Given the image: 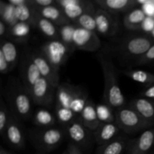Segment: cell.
Here are the masks:
<instances>
[{
  "mask_svg": "<svg viewBox=\"0 0 154 154\" xmlns=\"http://www.w3.org/2000/svg\"><path fill=\"white\" fill-rule=\"evenodd\" d=\"M99 60L104 77L105 103L116 110L126 106V99L119 84L117 72L114 63L111 59L102 54L99 56Z\"/></svg>",
  "mask_w": 154,
  "mask_h": 154,
  "instance_id": "1",
  "label": "cell"
},
{
  "mask_svg": "<svg viewBox=\"0 0 154 154\" xmlns=\"http://www.w3.org/2000/svg\"><path fill=\"white\" fill-rule=\"evenodd\" d=\"M6 100L11 111L20 120H26L32 117L34 102L20 80L16 78L9 79L6 87Z\"/></svg>",
  "mask_w": 154,
  "mask_h": 154,
  "instance_id": "2",
  "label": "cell"
},
{
  "mask_svg": "<svg viewBox=\"0 0 154 154\" xmlns=\"http://www.w3.org/2000/svg\"><path fill=\"white\" fill-rule=\"evenodd\" d=\"M115 122L120 130L126 134L144 132L154 126V122L144 119L129 105L116 110Z\"/></svg>",
  "mask_w": 154,
  "mask_h": 154,
  "instance_id": "3",
  "label": "cell"
},
{
  "mask_svg": "<svg viewBox=\"0 0 154 154\" xmlns=\"http://www.w3.org/2000/svg\"><path fill=\"white\" fill-rule=\"evenodd\" d=\"M66 131L57 127L33 129L29 133L32 145L41 152H50L57 148L64 139Z\"/></svg>",
  "mask_w": 154,
  "mask_h": 154,
  "instance_id": "4",
  "label": "cell"
},
{
  "mask_svg": "<svg viewBox=\"0 0 154 154\" xmlns=\"http://www.w3.org/2000/svg\"><path fill=\"white\" fill-rule=\"evenodd\" d=\"M39 50L57 72H60L61 66L73 52L60 39L50 40L44 44Z\"/></svg>",
  "mask_w": 154,
  "mask_h": 154,
  "instance_id": "5",
  "label": "cell"
},
{
  "mask_svg": "<svg viewBox=\"0 0 154 154\" xmlns=\"http://www.w3.org/2000/svg\"><path fill=\"white\" fill-rule=\"evenodd\" d=\"M154 44V38L147 35H138L122 41L120 50L125 56L138 59L142 57Z\"/></svg>",
  "mask_w": 154,
  "mask_h": 154,
  "instance_id": "6",
  "label": "cell"
},
{
  "mask_svg": "<svg viewBox=\"0 0 154 154\" xmlns=\"http://www.w3.org/2000/svg\"><path fill=\"white\" fill-rule=\"evenodd\" d=\"M55 2L72 23L84 14L93 12L96 9L93 2L87 0H55Z\"/></svg>",
  "mask_w": 154,
  "mask_h": 154,
  "instance_id": "7",
  "label": "cell"
},
{
  "mask_svg": "<svg viewBox=\"0 0 154 154\" xmlns=\"http://www.w3.org/2000/svg\"><path fill=\"white\" fill-rule=\"evenodd\" d=\"M57 88L46 78L42 77L32 87L29 94L34 104L41 106H49L54 102H55Z\"/></svg>",
  "mask_w": 154,
  "mask_h": 154,
  "instance_id": "8",
  "label": "cell"
},
{
  "mask_svg": "<svg viewBox=\"0 0 154 154\" xmlns=\"http://www.w3.org/2000/svg\"><path fill=\"white\" fill-rule=\"evenodd\" d=\"M94 16L96 22V32L108 37L115 35L118 32L120 29L118 15L97 7Z\"/></svg>",
  "mask_w": 154,
  "mask_h": 154,
  "instance_id": "9",
  "label": "cell"
},
{
  "mask_svg": "<svg viewBox=\"0 0 154 154\" xmlns=\"http://www.w3.org/2000/svg\"><path fill=\"white\" fill-rule=\"evenodd\" d=\"M42 77L32 59L30 51H25L20 60V81L29 93Z\"/></svg>",
  "mask_w": 154,
  "mask_h": 154,
  "instance_id": "10",
  "label": "cell"
},
{
  "mask_svg": "<svg viewBox=\"0 0 154 154\" xmlns=\"http://www.w3.org/2000/svg\"><path fill=\"white\" fill-rule=\"evenodd\" d=\"M65 128L66 135L72 144L78 146L80 149L86 148L90 144L92 138H93V132L84 126L80 120L79 116Z\"/></svg>",
  "mask_w": 154,
  "mask_h": 154,
  "instance_id": "11",
  "label": "cell"
},
{
  "mask_svg": "<svg viewBox=\"0 0 154 154\" xmlns=\"http://www.w3.org/2000/svg\"><path fill=\"white\" fill-rule=\"evenodd\" d=\"M73 43L75 49L91 52L96 51L101 47L100 39L95 32L78 26L74 32Z\"/></svg>",
  "mask_w": 154,
  "mask_h": 154,
  "instance_id": "12",
  "label": "cell"
},
{
  "mask_svg": "<svg viewBox=\"0 0 154 154\" xmlns=\"http://www.w3.org/2000/svg\"><path fill=\"white\" fill-rule=\"evenodd\" d=\"M4 138L14 148L22 149L25 147V133L20 120L12 112L5 132Z\"/></svg>",
  "mask_w": 154,
  "mask_h": 154,
  "instance_id": "13",
  "label": "cell"
},
{
  "mask_svg": "<svg viewBox=\"0 0 154 154\" xmlns=\"http://www.w3.org/2000/svg\"><path fill=\"white\" fill-rule=\"evenodd\" d=\"M30 54L33 62L37 66L42 76L49 81L54 87H58L59 84H60L59 72H57L53 67L52 65L45 58L40 50L30 51Z\"/></svg>",
  "mask_w": 154,
  "mask_h": 154,
  "instance_id": "14",
  "label": "cell"
},
{
  "mask_svg": "<svg viewBox=\"0 0 154 154\" xmlns=\"http://www.w3.org/2000/svg\"><path fill=\"white\" fill-rule=\"evenodd\" d=\"M154 146V128L144 131L139 136L129 139L128 142V154H147Z\"/></svg>",
  "mask_w": 154,
  "mask_h": 154,
  "instance_id": "15",
  "label": "cell"
},
{
  "mask_svg": "<svg viewBox=\"0 0 154 154\" xmlns=\"http://www.w3.org/2000/svg\"><path fill=\"white\" fill-rule=\"evenodd\" d=\"M84 91V90L78 86L72 85L68 83L60 84L56 92L55 107L70 109L71 105L75 98Z\"/></svg>",
  "mask_w": 154,
  "mask_h": 154,
  "instance_id": "16",
  "label": "cell"
},
{
  "mask_svg": "<svg viewBox=\"0 0 154 154\" xmlns=\"http://www.w3.org/2000/svg\"><path fill=\"white\" fill-rule=\"evenodd\" d=\"M93 2L99 8L118 14L120 13L126 14L135 9L139 2L137 0H95Z\"/></svg>",
  "mask_w": 154,
  "mask_h": 154,
  "instance_id": "17",
  "label": "cell"
},
{
  "mask_svg": "<svg viewBox=\"0 0 154 154\" xmlns=\"http://www.w3.org/2000/svg\"><path fill=\"white\" fill-rule=\"evenodd\" d=\"M120 129L116 122L101 123L97 129L93 132V139L99 146L110 142L119 136Z\"/></svg>",
  "mask_w": 154,
  "mask_h": 154,
  "instance_id": "18",
  "label": "cell"
},
{
  "mask_svg": "<svg viewBox=\"0 0 154 154\" xmlns=\"http://www.w3.org/2000/svg\"><path fill=\"white\" fill-rule=\"evenodd\" d=\"M36 11L41 16L51 21L57 26L61 27L63 26L72 23V21L64 14L63 11L57 5L37 9Z\"/></svg>",
  "mask_w": 154,
  "mask_h": 154,
  "instance_id": "19",
  "label": "cell"
},
{
  "mask_svg": "<svg viewBox=\"0 0 154 154\" xmlns=\"http://www.w3.org/2000/svg\"><path fill=\"white\" fill-rule=\"evenodd\" d=\"M128 105L135 109L144 119L154 122V99L136 98L130 101Z\"/></svg>",
  "mask_w": 154,
  "mask_h": 154,
  "instance_id": "20",
  "label": "cell"
},
{
  "mask_svg": "<svg viewBox=\"0 0 154 154\" xmlns=\"http://www.w3.org/2000/svg\"><path fill=\"white\" fill-rule=\"evenodd\" d=\"M79 119L84 126L93 132L100 125L101 123L96 113V105L93 103V101L89 99L85 108L80 114Z\"/></svg>",
  "mask_w": 154,
  "mask_h": 154,
  "instance_id": "21",
  "label": "cell"
},
{
  "mask_svg": "<svg viewBox=\"0 0 154 154\" xmlns=\"http://www.w3.org/2000/svg\"><path fill=\"white\" fill-rule=\"evenodd\" d=\"M32 26L35 28L38 29L41 32L43 33L45 36L49 38L51 40H57L60 39V33L59 28L53 23L51 21L44 17L41 16L36 11L35 15L34 17Z\"/></svg>",
  "mask_w": 154,
  "mask_h": 154,
  "instance_id": "22",
  "label": "cell"
},
{
  "mask_svg": "<svg viewBox=\"0 0 154 154\" xmlns=\"http://www.w3.org/2000/svg\"><path fill=\"white\" fill-rule=\"evenodd\" d=\"M129 138L119 135L110 142L99 146L96 154H123L127 148Z\"/></svg>",
  "mask_w": 154,
  "mask_h": 154,
  "instance_id": "23",
  "label": "cell"
},
{
  "mask_svg": "<svg viewBox=\"0 0 154 154\" xmlns=\"http://www.w3.org/2000/svg\"><path fill=\"white\" fill-rule=\"evenodd\" d=\"M145 19L146 14L144 11L140 8H135L125 14L123 23L126 29L136 31L141 28Z\"/></svg>",
  "mask_w": 154,
  "mask_h": 154,
  "instance_id": "24",
  "label": "cell"
},
{
  "mask_svg": "<svg viewBox=\"0 0 154 154\" xmlns=\"http://www.w3.org/2000/svg\"><path fill=\"white\" fill-rule=\"evenodd\" d=\"M57 121L55 114L45 108H39L32 115V122L40 129L54 127Z\"/></svg>",
  "mask_w": 154,
  "mask_h": 154,
  "instance_id": "25",
  "label": "cell"
},
{
  "mask_svg": "<svg viewBox=\"0 0 154 154\" xmlns=\"http://www.w3.org/2000/svg\"><path fill=\"white\" fill-rule=\"evenodd\" d=\"M0 52L4 55L11 69H14L17 63L18 57H19L18 50L16 45L13 42L7 40L6 38L1 39Z\"/></svg>",
  "mask_w": 154,
  "mask_h": 154,
  "instance_id": "26",
  "label": "cell"
},
{
  "mask_svg": "<svg viewBox=\"0 0 154 154\" xmlns=\"http://www.w3.org/2000/svg\"><path fill=\"white\" fill-rule=\"evenodd\" d=\"M123 74L129 77L132 81L143 84L147 87L154 84V75L147 71L141 69L129 70L123 72Z\"/></svg>",
  "mask_w": 154,
  "mask_h": 154,
  "instance_id": "27",
  "label": "cell"
},
{
  "mask_svg": "<svg viewBox=\"0 0 154 154\" xmlns=\"http://www.w3.org/2000/svg\"><path fill=\"white\" fill-rule=\"evenodd\" d=\"M0 17L8 27L13 26L18 22L16 18V8L8 2H0Z\"/></svg>",
  "mask_w": 154,
  "mask_h": 154,
  "instance_id": "28",
  "label": "cell"
},
{
  "mask_svg": "<svg viewBox=\"0 0 154 154\" xmlns=\"http://www.w3.org/2000/svg\"><path fill=\"white\" fill-rule=\"evenodd\" d=\"M36 10L32 7L29 0L28 3L24 5L16 8V18L18 22L26 23L32 26Z\"/></svg>",
  "mask_w": 154,
  "mask_h": 154,
  "instance_id": "29",
  "label": "cell"
},
{
  "mask_svg": "<svg viewBox=\"0 0 154 154\" xmlns=\"http://www.w3.org/2000/svg\"><path fill=\"white\" fill-rule=\"evenodd\" d=\"M75 27V24L72 23L59 27L60 39L72 51L75 49L73 43V35Z\"/></svg>",
  "mask_w": 154,
  "mask_h": 154,
  "instance_id": "30",
  "label": "cell"
},
{
  "mask_svg": "<svg viewBox=\"0 0 154 154\" xmlns=\"http://www.w3.org/2000/svg\"><path fill=\"white\" fill-rule=\"evenodd\" d=\"M95 11L87 12L81 15L73 23L76 26L85 29L92 32H96V22L94 16Z\"/></svg>",
  "mask_w": 154,
  "mask_h": 154,
  "instance_id": "31",
  "label": "cell"
},
{
  "mask_svg": "<svg viewBox=\"0 0 154 154\" xmlns=\"http://www.w3.org/2000/svg\"><path fill=\"white\" fill-rule=\"evenodd\" d=\"M30 32V25L26 23L17 22L13 26L9 27L8 35L14 38L23 40L29 35Z\"/></svg>",
  "mask_w": 154,
  "mask_h": 154,
  "instance_id": "32",
  "label": "cell"
},
{
  "mask_svg": "<svg viewBox=\"0 0 154 154\" xmlns=\"http://www.w3.org/2000/svg\"><path fill=\"white\" fill-rule=\"evenodd\" d=\"M55 115L57 121L60 122L63 126H66L68 124L78 118V115L73 112L71 109L60 107H55Z\"/></svg>",
  "mask_w": 154,
  "mask_h": 154,
  "instance_id": "33",
  "label": "cell"
},
{
  "mask_svg": "<svg viewBox=\"0 0 154 154\" xmlns=\"http://www.w3.org/2000/svg\"><path fill=\"white\" fill-rule=\"evenodd\" d=\"M113 108L107 104H99L96 105V113L100 123H111L115 121V114Z\"/></svg>",
  "mask_w": 154,
  "mask_h": 154,
  "instance_id": "34",
  "label": "cell"
},
{
  "mask_svg": "<svg viewBox=\"0 0 154 154\" xmlns=\"http://www.w3.org/2000/svg\"><path fill=\"white\" fill-rule=\"evenodd\" d=\"M11 115V111L8 105L4 102V99L2 98L0 102V134L3 138H4L6 127L10 120Z\"/></svg>",
  "mask_w": 154,
  "mask_h": 154,
  "instance_id": "35",
  "label": "cell"
},
{
  "mask_svg": "<svg viewBox=\"0 0 154 154\" xmlns=\"http://www.w3.org/2000/svg\"><path fill=\"white\" fill-rule=\"evenodd\" d=\"M154 61V44L151 46V48L140 58L138 59V64L143 65L147 64V63H152Z\"/></svg>",
  "mask_w": 154,
  "mask_h": 154,
  "instance_id": "36",
  "label": "cell"
},
{
  "mask_svg": "<svg viewBox=\"0 0 154 154\" xmlns=\"http://www.w3.org/2000/svg\"><path fill=\"white\" fill-rule=\"evenodd\" d=\"M29 2L35 10L56 5L55 0H29Z\"/></svg>",
  "mask_w": 154,
  "mask_h": 154,
  "instance_id": "37",
  "label": "cell"
},
{
  "mask_svg": "<svg viewBox=\"0 0 154 154\" xmlns=\"http://www.w3.org/2000/svg\"><path fill=\"white\" fill-rule=\"evenodd\" d=\"M11 70L8 63L6 59L5 58L4 55L0 52V72L2 74H7Z\"/></svg>",
  "mask_w": 154,
  "mask_h": 154,
  "instance_id": "38",
  "label": "cell"
},
{
  "mask_svg": "<svg viewBox=\"0 0 154 154\" xmlns=\"http://www.w3.org/2000/svg\"><path fill=\"white\" fill-rule=\"evenodd\" d=\"M141 96L147 99H154V84L147 87L141 93Z\"/></svg>",
  "mask_w": 154,
  "mask_h": 154,
  "instance_id": "39",
  "label": "cell"
},
{
  "mask_svg": "<svg viewBox=\"0 0 154 154\" xmlns=\"http://www.w3.org/2000/svg\"><path fill=\"white\" fill-rule=\"evenodd\" d=\"M9 27L3 20H0V36L1 38L3 39L5 36L8 35Z\"/></svg>",
  "mask_w": 154,
  "mask_h": 154,
  "instance_id": "40",
  "label": "cell"
},
{
  "mask_svg": "<svg viewBox=\"0 0 154 154\" xmlns=\"http://www.w3.org/2000/svg\"><path fill=\"white\" fill-rule=\"evenodd\" d=\"M66 151H67L68 154H83L81 149L78 146L72 144V143H70L68 145V148L66 150Z\"/></svg>",
  "mask_w": 154,
  "mask_h": 154,
  "instance_id": "41",
  "label": "cell"
},
{
  "mask_svg": "<svg viewBox=\"0 0 154 154\" xmlns=\"http://www.w3.org/2000/svg\"><path fill=\"white\" fill-rule=\"evenodd\" d=\"M28 2L29 0H8V2L10 3L13 6H14L15 8H17L24 5H26L28 3Z\"/></svg>",
  "mask_w": 154,
  "mask_h": 154,
  "instance_id": "42",
  "label": "cell"
},
{
  "mask_svg": "<svg viewBox=\"0 0 154 154\" xmlns=\"http://www.w3.org/2000/svg\"><path fill=\"white\" fill-rule=\"evenodd\" d=\"M0 154H11L10 153V152L7 151V150H5V149H4L3 147H1V149H0Z\"/></svg>",
  "mask_w": 154,
  "mask_h": 154,
  "instance_id": "43",
  "label": "cell"
},
{
  "mask_svg": "<svg viewBox=\"0 0 154 154\" xmlns=\"http://www.w3.org/2000/svg\"><path fill=\"white\" fill-rule=\"evenodd\" d=\"M62 154H68V153H67V151H66H66L63 152V153H62Z\"/></svg>",
  "mask_w": 154,
  "mask_h": 154,
  "instance_id": "44",
  "label": "cell"
}]
</instances>
